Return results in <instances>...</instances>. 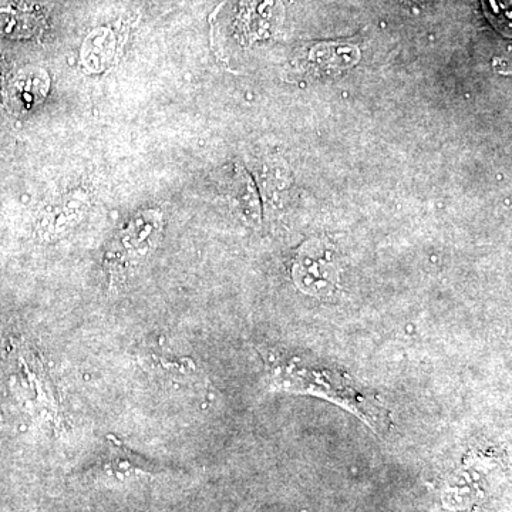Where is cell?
I'll return each instance as SVG.
<instances>
[{
  "mask_svg": "<svg viewBox=\"0 0 512 512\" xmlns=\"http://www.w3.org/2000/svg\"><path fill=\"white\" fill-rule=\"evenodd\" d=\"M293 281L309 295L332 296L339 284L338 262L333 249L319 239L306 242L293 264Z\"/></svg>",
  "mask_w": 512,
  "mask_h": 512,
  "instance_id": "6da1fadb",
  "label": "cell"
},
{
  "mask_svg": "<svg viewBox=\"0 0 512 512\" xmlns=\"http://www.w3.org/2000/svg\"><path fill=\"white\" fill-rule=\"evenodd\" d=\"M94 473L100 480L119 484L141 477H151L156 473V468L120 446H111L109 453L94 468Z\"/></svg>",
  "mask_w": 512,
  "mask_h": 512,
  "instance_id": "7a4b0ae2",
  "label": "cell"
},
{
  "mask_svg": "<svg viewBox=\"0 0 512 512\" xmlns=\"http://www.w3.org/2000/svg\"><path fill=\"white\" fill-rule=\"evenodd\" d=\"M281 15L282 8L278 0H249L239 15V30L245 39H265L278 28Z\"/></svg>",
  "mask_w": 512,
  "mask_h": 512,
  "instance_id": "3957f363",
  "label": "cell"
},
{
  "mask_svg": "<svg viewBox=\"0 0 512 512\" xmlns=\"http://www.w3.org/2000/svg\"><path fill=\"white\" fill-rule=\"evenodd\" d=\"M161 234V217L156 211L137 214L121 232V242L128 255L140 256L148 254L157 244Z\"/></svg>",
  "mask_w": 512,
  "mask_h": 512,
  "instance_id": "277c9868",
  "label": "cell"
},
{
  "mask_svg": "<svg viewBox=\"0 0 512 512\" xmlns=\"http://www.w3.org/2000/svg\"><path fill=\"white\" fill-rule=\"evenodd\" d=\"M43 18L36 9L23 3L0 2V33L12 39H28L42 29Z\"/></svg>",
  "mask_w": 512,
  "mask_h": 512,
  "instance_id": "5b68a950",
  "label": "cell"
},
{
  "mask_svg": "<svg viewBox=\"0 0 512 512\" xmlns=\"http://www.w3.org/2000/svg\"><path fill=\"white\" fill-rule=\"evenodd\" d=\"M49 77L42 70H32L16 77L10 87V97L20 110H29L42 103L49 92Z\"/></svg>",
  "mask_w": 512,
  "mask_h": 512,
  "instance_id": "8992f818",
  "label": "cell"
},
{
  "mask_svg": "<svg viewBox=\"0 0 512 512\" xmlns=\"http://www.w3.org/2000/svg\"><path fill=\"white\" fill-rule=\"evenodd\" d=\"M114 37L109 30H99L87 39L83 47L82 62L87 72L100 73L114 62Z\"/></svg>",
  "mask_w": 512,
  "mask_h": 512,
  "instance_id": "52a82bcc",
  "label": "cell"
},
{
  "mask_svg": "<svg viewBox=\"0 0 512 512\" xmlns=\"http://www.w3.org/2000/svg\"><path fill=\"white\" fill-rule=\"evenodd\" d=\"M309 60L322 70H342L355 66L359 60L356 47L343 45H323L312 49Z\"/></svg>",
  "mask_w": 512,
  "mask_h": 512,
  "instance_id": "ba28073f",
  "label": "cell"
},
{
  "mask_svg": "<svg viewBox=\"0 0 512 512\" xmlns=\"http://www.w3.org/2000/svg\"><path fill=\"white\" fill-rule=\"evenodd\" d=\"M413 2H426V0H413Z\"/></svg>",
  "mask_w": 512,
  "mask_h": 512,
  "instance_id": "9c48e42d",
  "label": "cell"
},
{
  "mask_svg": "<svg viewBox=\"0 0 512 512\" xmlns=\"http://www.w3.org/2000/svg\"><path fill=\"white\" fill-rule=\"evenodd\" d=\"M0 426H2V414H0Z\"/></svg>",
  "mask_w": 512,
  "mask_h": 512,
  "instance_id": "30bf717a",
  "label": "cell"
}]
</instances>
